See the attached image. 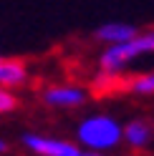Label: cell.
Here are the masks:
<instances>
[{
    "instance_id": "cell-10",
    "label": "cell",
    "mask_w": 154,
    "mask_h": 156,
    "mask_svg": "<svg viewBox=\"0 0 154 156\" xmlns=\"http://www.w3.org/2000/svg\"><path fill=\"white\" fill-rule=\"evenodd\" d=\"M81 156H101L99 151H94V149H89V151H86V154H81Z\"/></svg>"
},
{
    "instance_id": "cell-5",
    "label": "cell",
    "mask_w": 154,
    "mask_h": 156,
    "mask_svg": "<svg viewBox=\"0 0 154 156\" xmlns=\"http://www.w3.org/2000/svg\"><path fill=\"white\" fill-rule=\"evenodd\" d=\"M28 78V68L23 61L18 58H5L0 63V83L3 88H15V86H23Z\"/></svg>"
},
{
    "instance_id": "cell-9",
    "label": "cell",
    "mask_w": 154,
    "mask_h": 156,
    "mask_svg": "<svg viewBox=\"0 0 154 156\" xmlns=\"http://www.w3.org/2000/svg\"><path fill=\"white\" fill-rule=\"evenodd\" d=\"M15 108V96L13 93H8V88L0 93V111L3 113H8V111H13Z\"/></svg>"
},
{
    "instance_id": "cell-1",
    "label": "cell",
    "mask_w": 154,
    "mask_h": 156,
    "mask_svg": "<svg viewBox=\"0 0 154 156\" xmlns=\"http://www.w3.org/2000/svg\"><path fill=\"white\" fill-rule=\"evenodd\" d=\"M79 141L86 146V149H94V151H104V149H111L121 141V126L111 119V116H91V119L81 121L79 131Z\"/></svg>"
},
{
    "instance_id": "cell-8",
    "label": "cell",
    "mask_w": 154,
    "mask_h": 156,
    "mask_svg": "<svg viewBox=\"0 0 154 156\" xmlns=\"http://www.w3.org/2000/svg\"><path fill=\"white\" fill-rule=\"evenodd\" d=\"M129 88H131L134 93H141V96L154 93V73H147V76H137V78H131Z\"/></svg>"
},
{
    "instance_id": "cell-7",
    "label": "cell",
    "mask_w": 154,
    "mask_h": 156,
    "mask_svg": "<svg viewBox=\"0 0 154 156\" xmlns=\"http://www.w3.org/2000/svg\"><path fill=\"white\" fill-rule=\"evenodd\" d=\"M149 136H152V129H149V123H144V121H131L127 129H124V139L131 146H147Z\"/></svg>"
},
{
    "instance_id": "cell-2",
    "label": "cell",
    "mask_w": 154,
    "mask_h": 156,
    "mask_svg": "<svg viewBox=\"0 0 154 156\" xmlns=\"http://www.w3.org/2000/svg\"><path fill=\"white\" fill-rule=\"evenodd\" d=\"M144 53H154V30L141 33V35L131 38V41H124V43H111L101 53L99 61H101L104 71H119L129 61H134L137 55H144Z\"/></svg>"
},
{
    "instance_id": "cell-6",
    "label": "cell",
    "mask_w": 154,
    "mask_h": 156,
    "mask_svg": "<svg viewBox=\"0 0 154 156\" xmlns=\"http://www.w3.org/2000/svg\"><path fill=\"white\" fill-rule=\"evenodd\" d=\"M137 28L134 25H127V23H109L96 30V38L104 43H124V41H131V38H137Z\"/></svg>"
},
{
    "instance_id": "cell-3",
    "label": "cell",
    "mask_w": 154,
    "mask_h": 156,
    "mask_svg": "<svg viewBox=\"0 0 154 156\" xmlns=\"http://www.w3.org/2000/svg\"><path fill=\"white\" fill-rule=\"evenodd\" d=\"M23 144L38 156H81V151L68 141H58V139H43L35 133H25Z\"/></svg>"
},
{
    "instance_id": "cell-4",
    "label": "cell",
    "mask_w": 154,
    "mask_h": 156,
    "mask_svg": "<svg viewBox=\"0 0 154 156\" xmlns=\"http://www.w3.org/2000/svg\"><path fill=\"white\" fill-rule=\"evenodd\" d=\"M43 101L48 106H81L86 101V93L76 86H58V88H48L43 93Z\"/></svg>"
}]
</instances>
